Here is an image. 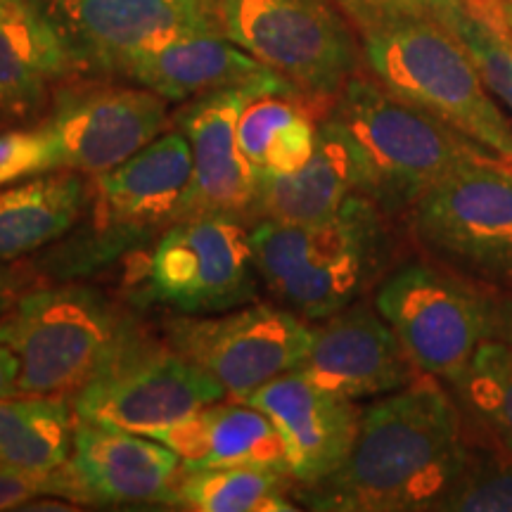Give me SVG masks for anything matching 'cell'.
I'll use <instances>...</instances> for the list:
<instances>
[{
	"label": "cell",
	"mask_w": 512,
	"mask_h": 512,
	"mask_svg": "<svg viewBox=\"0 0 512 512\" xmlns=\"http://www.w3.org/2000/svg\"><path fill=\"white\" fill-rule=\"evenodd\" d=\"M285 467L240 465L219 470H183L176 508L195 512H292Z\"/></svg>",
	"instance_id": "26"
},
{
	"label": "cell",
	"mask_w": 512,
	"mask_h": 512,
	"mask_svg": "<svg viewBox=\"0 0 512 512\" xmlns=\"http://www.w3.org/2000/svg\"><path fill=\"white\" fill-rule=\"evenodd\" d=\"M81 72L43 0H0V121L36 117Z\"/></svg>",
	"instance_id": "19"
},
{
	"label": "cell",
	"mask_w": 512,
	"mask_h": 512,
	"mask_svg": "<svg viewBox=\"0 0 512 512\" xmlns=\"http://www.w3.org/2000/svg\"><path fill=\"white\" fill-rule=\"evenodd\" d=\"M46 496L64 498V501L72 503H86L69 463L62 470L48 472V475L0 465V510H22L27 503Z\"/></svg>",
	"instance_id": "31"
},
{
	"label": "cell",
	"mask_w": 512,
	"mask_h": 512,
	"mask_svg": "<svg viewBox=\"0 0 512 512\" xmlns=\"http://www.w3.org/2000/svg\"><path fill=\"white\" fill-rule=\"evenodd\" d=\"M138 328L98 287L60 283L19 294L0 316V344L19 361V394L74 396Z\"/></svg>",
	"instance_id": "5"
},
{
	"label": "cell",
	"mask_w": 512,
	"mask_h": 512,
	"mask_svg": "<svg viewBox=\"0 0 512 512\" xmlns=\"http://www.w3.org/2000/svg\"><path fill=\"white\" fill-rule=\"evenodd\" d=\"M242 401L273 422L285 446L287 472L299 486H313L337 472L361 430L363 411L356 401L325 389L302 370L275 377Z\"/></svg>",
	"instance_id": "16"
},
{
	"label": "cell",
	"mask_w": 512,
	"mask_h": 512,
	"mask_svg": "<svg viewBox=\"0 0 512 512\" xmlns=\"http://www.w3.org/2000/svg\"><path fill=\"white\" fill-rule=\"evenodd\" d=\"M415 238L439 264L512 287V164L477 159L432 185L411 211Z\"/></svg>",
	"instance_id": "9"
},
{
	"label": "cell",
	"mask_w": 512,
	"mask_h": 512,
	"mask_svg": "<svg viewBox=\"0 0 512 512\" xmlns=\"http://www.w3.org/2000/svg\"><path fill=\"white\" fill-rule=\"evenodd\" d=\"M261 283L304 320L347 309L387 275L394 256L392 216L366 195L320 221H259L249 230Z\"/></svg>",
	"instance_id": "2"
},
{
	"label": "cell",
	"mask_w": 512,
	"mask_h": 512,
	"mask_svg": "<svg viewBox=\"0 0 512 512\" xmlns=\"http://www.w3.org/2000/svg\"><path fill=\"white\" fill-rule=\"evenodd\" d=\"M444 512H512V456L498 451L470 463L439 503Z\"/></svg>",
	"instance_id": "29"
},
{
	"label": "cell",
	"mask_w": 512,
	"mask_h": 512,
	"mask_svg": "<svg viewBox=\"0 0 512 512\" xmlns=\"http://www.w3.org/2000/svg\"><path fill=\"white\" fill-rule=\"evenodd\" d=\"M444 264L408 261L384 275L375 309L420 373L451 384L486 342H512V302Z\"/></svg>",
	"instance_id": "6"
},
{
	"label": "cell",
	"mask_w": 512,
	"mask_h": 512,
	"mask_svg": "<svg viewBox=\"0 0 512 512\" xmlns=\"http://www.w3.org/2000/svg\"><path fill=\"white\" fill-rule=\"evenodd\" d=\"M60 171V150L46 121L0 131V188Z\"/></svg>",
	"instance_id": "30"
},
{
	"label": "cell",
	"mask_w": 512,
	"mask_h": 512,
	"mask_svg": "<svg viewBox=\"0 0 512 512\" xmlns=\"http://www.w3.org/2000/svg\"><path fill=\"white\" fill-rule=\"evenodd\" d=\"M328 112L354 145L361 192L392 219L411 214L420 197L458 166L496 157L361 72L335 95Z\"/></svg>",
	"instance_id": "3"
},
{
	"label": "cell",
	"mask_w": 512,
	"mask_h": 512,
	"mask_svg": "<svg viewBox=\"0 0 512 512\" xmlns=\"http://www.w3.org/2000/svg\"><path fill=\"white\" fill-rule=\"evenodd\" d=\"M356 150L339 121L325 112L309 162L292 174L261 176L249 219L306 223L328 219L354 195H363Z\"/></svg>",
	"instance_id": "20"
},
{
	"label": "cell",
	"mask_w": 512,
	"mask_h": 512,
	"mask_svg": "<svg viewBox=\"0 0 512 512\" xmlns=\"http://www.w3.org/2000/svg\"><path fill=\"white\" fill-rule=\"evenodd\" d=\"M470 456L456 396L434 375L420 373L363 411L344 465L323 482L302 486L299 498L323 512L439 510Z\"/></svg>",
	"instance_id": "1"
},
{
	"label": "cell",
	"mask_w": 512,
	"mask_h": 512,
	"mask_svg": "<svg viewBox=\"0 0 512 512\" xmlns=\"http://www.w3.org/2000/svg\"><path fill=\"white\" fill-rule=\"evenodd\" d=\"M86 67L121 74L133 57L192 34H223L214 0H43Z\"/></svg>",
	"instance_id": "14"
},
{
	"label": "cell",
	"mask_w": 512,
	"mask_h": 512,
	"mask_svg": "<svg viewBox=\"0 0 512 512\" xmlns=\"http://www.w3.org/2000/svg\"><path fill=\"white\" fill-rule=\"evenodd\" d=\"M302 93H264L242 110L238 140L256 176L292 174L309 162L320 117Z\"/></svg>",
	"instance_id": "24"
},
{
	"label": "cell",
	"mask_w": 512,
	"mask_h": 512,
	"mask_svg": "<svg viewBox=\"0 0 512 512\" xmlns=\"http://www.w3.org/2000/svg\"><path fill=\"white\" fill-rule=\"evenodd\" d=\"M259 280L245 223L238 216L200 214L159 233L138 297L176 316H207L254 302Z\"/></svg>",
	"instance_id": "10"
},
{
	"label": "cell",
	"mask_w": 512,
	"mask_h": 512,
	"mask_svg": "<svg viewBox=\"0 0 512 512\" xmlns=\"http://www.w3.org/2000/svg\"><path fill=\"white\" fill-rule=\"evenodd\" d=\"M219 380L169 342L138 328L72 396L76 418L150 437L209 403L223 401Z\"/></svg>",
	"instance_id": "11"
},
{
	"label": "cell",
	"mask_w": 512,
	"mask_h": 512,
	"mask_svg": "<svg viewBox=\"0 0 512 512\" xmlns=\"http://www.w3.org/2000/svg\"><path fill=\"white\" fill-rule=\"evenodd\" d=\"M505 12H508V22L512 27V0H505Z\"/></svg>",
	"instance_id": "35"
},
{
	"label": "cell",
	"mask_w": 512,
	"mask_h": 512,
	"mask_svg": "<svg viewBox=\"0 0 512 512\" xmlns=\"http://www.w3.org/2000/svg\"><path fill=\"white\" fill-rule=\"evenodd\" d=\"M264 93L299 91L280 74H273L247 86L192 98L176 114V128L188 136L192 150V176L174 221L200 214L249 219L259 176L240 147L238 121L249 102Z\"/></svg>",
	"instance_id": "13"
},
{
	"label": "cell",
	"mask_w": 512,
	"mask_h": 512,
	"mask_svg": "<svg viewBox=\"0 0 512 512\" xmlns=\"http://www.w3.org/2000/svg\"><path fill=\"white\" fill-rule=\"evenodd\" d=\"M19 283H22V275H19L17 268L5 266L0 261V316L15 304L19 297Z\"/></svg>",
	"instance_id": "34"
},
{
	"label": "cell",
	"mask_w": 512,
	"mask_h": 512,
	"mask_svg": "<svg viewBox=\"0 0 512 512\" xmlns=\"http://www.w3.org/2000/svg\"><path fill=\"white\" fill-rule=\"evenodd\" d=\"M337 5L361 34V31L406 22V19L446 22L463 5V0H337Z\"/></svg>",
	"instance_id": "32"
},
{
	"label": "cell",
	"mask_w": 512,
	"mask_h": 512,
	"mask_svg": "<svg viewBox=\"0 0 512 512\" xmlns=\"http://www.w3.org/2000/svg\"><path fill=\"white\" fill-rule=\"evenodd\" d=\"M358 36L363 64L387 91L512 164V119L448 24L406 19Z\"/></svg>",
	"instance_id": "4"
},
{
	"label": "cell",
	"mask_w": 512,
	"mask_h": 512,
	"mask_svg": "<svg viewBox=\"0 0 512 512\" xmlns=\"http://www.w3.org/2000/svg\"><path fill=\"white\" fill-rule=\"evenodd\" d=\"M463 413L512 456V342H486L448 384Z\"/></svg>",
	"instance_id": "27"
},
{
	"label": "cell",
	"mask_w": 512,
	"mask_h": 512,
	"mask_svg": "<svg viewBox=\"0 0 512 512\" xmlns=\"http://www.w3.org/2000/svg\"><path fill=\"white\" fill-rule=\"evenodd\" d=\"M192 176V150L181 128L159 133L143 150L91 181V221L57 247L48 268L69 278L110 264L176 219Z\"/></svg>",
	"instance_id": "7"
},
{
	"label": "cell",
	"mask_w": 512,
	"mask_h": 512,
	"mask_svg": "<svg viewBox=\"0 0 512 512\" xmlns=\"http://www.w3.org/2000/svg\"><path fill=\"white\" fill-rule=\"evenodd\" d=\"M91 197L88 176L55 171L0 188V261L53 245L79 226Z\"/></svg>",
	"instance_id": "23"
},
{
	"label": "cell",
	"mask_w": 512,
	"mask_h": 512,
	"mask_svg": "<svg viewBox=\"0 0 512 512\" xmlns=\"http://www.w3.org/2000/svg\"><path fill=\"white\" fill-rule=\"evenodd\" d=\"M181 458L183 470L271 465L285 467V446L273 422L245 401L209 403L174 425L152 432Z\"/></svg>",
	"instance_id": "21"
},
{
	"label": "cell",
	"mask_w": 512,
	"mask_h": 512,
	"mask_svg": "<svg viewBox=\"0 0 512 512\" xmlns=\"http://www.w3.org/2000/svg\"><path fill=\"white\" fill-rule=\"evenodd\" d=\"M76 411L67 394L0 399V465L27 472L62 470L72 460Z\"/></svg>",
	"instance_id": "25"
},
{
	"label": "cell",
	"mask_w": 512,
	"mask_h": 512,
	"mask_svg": "<svg viewBox=\"0 0 512 512\" xmlns=\"http://www.w3.org/2000/svg\"><path fill=\"white\" fill-rule=\"evenodd\" d=\"M223 36L299 93L332 102L363 64L337 0H214Z\"/></svg>",
	"instance_id": "8"
},
{
	"label": "cell",
	"mask_w": 512,
	"mask_h": 512,
	"mask_svg": "<svg viewBox=\"0 0 512 512\" xmlns=\"http://www.w3.org/2000/svg\"><path fill=\"white\" fill-rule=\"evenodd\" d=\"M313 328L271 302H249L207 316L164 320V339L221 382L230 399H247L275 377L302 368Z\"/></svg>",
	"instance_id": "12"
},
{
	"label": "cell",
	"mask_w": 512,
	"mask_h": 512,
	"mask_svg": "<svg viewBox=\"0 0 512 512\" xmlns=\"http://www.w3.org/2000/svg\"><path fill=\"white\" fill-rule=\"evenodd\" d=\"M444 24L463 41L486 88L512 119V27L505 0H463Z\"/></svg>",
	"instance_id": "28"
},
{
	"label": "cell",
	"mask_w": 512,
	"mask_h": 512,
	"mask_svg": "<svg viewBox=\"0 0 512 512\" xmlns=\"http://www.w3.org/2000/svg\"><path fill=\"white\" fill-rule=\"evenodd\" d=\"M69 465L86 503H164L176 508L181 458L145 434L76 418Z\"/></svg>",
	"instance_id": "18"
},
{
	"label": "cell",
	"mask_w": 512,
	"mask_h": 512,
	"mask_svg": "<svg viewBox=\"0 0 512 512\" xmlns=\"http://www.w3.org/2000/svg\"><path fill=\"white\" fill-rule=\"evenodd\" d=\"M19 394V361L12 351L0 344V399Z\"/></svg>",
	"instance_id": "33"
},
{
	"label": "cell",
	"mask_w": 512,
	"mask_h": 512,
	"mask_svg": "<svg viewBox=\"0 0 512 512\" xmlns=\"http://www.w3.org/2000/svg\"><path fill=\"white\" fill-rule=\"evenodd\" d=\"M273 74L223 34L176 38L166 46L133 57L121 69V76L150 88L166 102H185L223 88L247 86Z\"/></svg>",
	"instance_id": "22"
},
{
	"label": "cell",
	"mask_w": 512,
	"mask_h": 512,
	"mask_svg": "<svg viewBox=\"0 0 512 512\" xmlns=\"http://www.w3.org/2000/svg\"><path fill=\"white\" fill-rule=\"evenodd\" d=\"M43 121L60 150V171L95 178L164 133L166 100L145 86L64 83Z\"/></svg>",
	"instance_id": "15"
},
{
	"label": "cell",
	"mask_w": 512,
	"mask_h": 512,
	"mask_svg": "<svg viewBox=\"0 0 512 512\" xmlns=\"http://www.w3.org/2000/svg\"><path fill=\"white\" fill-rule=\"evenodd\" d=\"M299 370L351 401L399 392L420 375L392 325L366 302L318 320Z\"/></svg>",
	"instance_id": "17"
}]
</instances>
